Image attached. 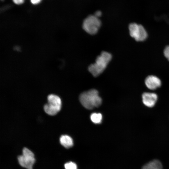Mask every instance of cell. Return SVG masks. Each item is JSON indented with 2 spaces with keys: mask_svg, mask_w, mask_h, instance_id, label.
<instances>
[{
  "mask_svg": "<svg viewBox=\"0 0 169 169\" xmlns=\"http://www.w3.org/2000/svg\"><path fill=\"white\" fill-rule=\"evenodd\" d=\"M92 121L95 124H100L102 121V116L100 113H92L90 116Z\"/></svg>",
  "mask_w": 169,
  "mask_h": 169,
  "instance_id": "obj_11",
  "label": "cell"
},
{
  "mask_svg": "<svg viewBox=\"0 0 169 169\" xmlns=\"http://www.w3.org/2000/svg\"><path fill=\"white\" fill-rule=\"evenodd\" d=\"M101 24V22L99 18L94 15H90L83 21V28L88 33L94 35L97 33Z\"/></svg>",
  "mask_w": 169,
  "mask_h": 169,
  "instance_id": "obj_4",
  "label": "cell"
},
{
  "mask_svg": "<svg viewBox=\"0 0 169 169\" xmlns=\"http://www.w3.org/2000/svg\"><path fill=\"white\" fill-rule=\"evenodd\" d=\"M60 142L63 146L67 148L71 147L73 145L72 138L67 135H62L60 138Z\"/></svg>",
  "mask_w": 169,
  "mask_h": 169,
  "instance_id": "obj_10",
  "label": "cell"
},
{
  "mask_svg": "<svg viewBox=\"0 0 169 169\" xmlns=\"http://www.w3.org/2000/svg\"><path fill=\"white\" fill-rule=\"evenodd\" d=\"M141 169H163V166L159 160L154 159L143 165Z\"/></svg>",
  "mask_w": 169,
  "mask_h": 169,
  "instance_id": "obj_9",
  "label": "cell"
},
{
  "mask_svg": "<svg viewBox=\"0 0 169 169\" xmlns=\"http://www.w3.org/2000/svg\"><path fill=\"white\" fill-rule=\"evenodd\" d=\"M48 103L44 107V111L50 115H56L60 110L61 107V101L58 96L50 94L47 97Z\"/></svg>",
  "mask_w": 169,
  "mask_h": 169,
  "instance_id": "obj_3",
  "label": "cell"
},
{
  "mask_svg": "<svg viewBox=\"0 0 169 169\" xmlns=\"http://www.w3.org/2000/svg\"><path fill=\"white\" fill-rule=\"evenodd\" d=\"M14 3L17 4H20L23 3L24 0H13Z\"/></svg>",
  "mask_w": 169,
  "mask_h": 169,
  "instance_id": "obj_14",
  "label": "cell"
},
{
  "mask_svg": "<svg viewBox=\"0 0 169 169\" xmlns=\"http://www.w3.org/2000/svg\"><path fill=\"white\" fill-rule=\"evenodd\" d=\"M65 169H77L76 164L72 162H69L64 164Z\"/></svg>",
  "mask_w": 169,
  "mask_h": 169,
  "instance_id": "obj_12",
  "label": "cell"
},
{
  "mask_svg": "<svg viewBox=\"0 0 169 169\" xmlns=\"http://www.w3.org/2000/svg\"><path fill=\"white\" fill-rule=\"evenodd\" d=\"M145 82L146 87L152 90L160 87L161 84L160 79L157 77L153 75L148 76L146 78Z\"/></svg>",
  "mask_w": 169,
  "mask_h": 169,
  "instance_id": "obj_8",
  "label": "cell"
},
{
  "mask_svg": "<svg viewBox=\"0 0 169 169\" xmlns=\"http://www.w3.org/2000/svg\"><path fill=\"white\" fill-rule=\"evenodd\" d=\"M111 59L110 54L106 51L102 52L97 57L95 63L89 66V71L94 76H98L105 70Z\"/></svg>",
  "mask_w": 169,
  "mask_h": 169,
  "instance_id": "obj_1",
  "label": "cell"
},
{
  "mask_svg": "<svg viewBox=\"0 0 169 169\" xmlns=\"http://www.w3.org/2000/svg\"><path fill=\"white\" fill-rule=\"evenodd\" d=\"M163 53L165 57L169 61V46H167L165 48Z\"/></svg>",
  "mask_w": 169,
  "mask_h": 169,
  "instance_id": "obj_13",
  "label": "cell"
},
{
  "mask_svg": "<svg viewBox=\"0 0 169 169\" xmlns=\"http://www.w3.org/2000/svg\"><path fill=\"white\" fill-rule=\"evenodd\" d=\"M79 99L83 106L88 109L98 107L102 103V99L99 95L98 91L95 89L82 93Z\"/></svg>",
  "mask_w": 169,
  "mask_h": 169,
  "instance_id": "obj_2",
  "label": "cell"
},
{
  "mask_svg": "<svg viewBox=\"0 0 169 169\" xmlns=\"http://www.w3.org/2000/svg\"><path fill=\"white\" fill-rule=\"evenodd\" d=\"M19 164L27 169H32L35 161L33 153L28 148L24 147L23 150V155L18 157Z\"/></svg>",
  "mask_w": 169,
  "mask_h": 169,
  "instance_id": "obj_6",
  "label": "cell"
},
{
  "mask_svg": "<svg viewBox=\"0 0 169 169\" xmlns=\"http://www.w3.org/2000/svg\"><path fill=\"white\" fill-rule=\"evenodd\" d=\"M102 15V13L100 11H98L96 12L95 13L94 15L96 17L99 18Z\"/></svg>",
  "mask_w": 169,
  "mask_h": 169,
  "instance_id": "obj_15",
  "label": "cell"
},
{
  "mask_svg": "<svg viewBox=\"0 0 169 169\" xmlns=\"http://www.w3.org/2000/svg\"><path fill=\"white\" fill-rule=\"evenodd\" d=\"M129 29L130 35L136 41H143L147 37L146 31L141 25L135 23H130L129 26Z\"/></svg>",
  "mask_w": 169,
  "mask_h": 169,
  "instance_id": "obj_5",
  "label": "cell"
},
{
  "mask_svg": "<svg viewBox=\"0 0 169 169\" xmlns=\"http://www.w3.org/2000/svg\"><path fill=\"white\" fill-rule=\"evenodd\" d=\"M41 0H31V2L32 3L36 4L38 3Z\"/></svg>",
  "mask_w": 169,
  "mask_h": 169,
  "instance_id": "obj_16",
  "label": "cell"
},
{
  "mask_svg": "<svg viewBox=\"0 0 169 169\" xmlns=\"http://www.w3.org/2000/svg\"><path fill=\"white\" fill-rule=\"evenodd\" d=\"M142 98L143 104L147 107L151 108L155 105L158 96L156 93L146 92L142 94Z\"/></svg>",
  "mask_w": 169,
  "mask_h": 169,
  "instance_id": "obj_7",
  "label": "cell"
}]
</instances>
